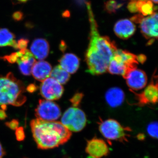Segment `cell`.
<instances>
[{
    "instance_id": "obj_34",
    "label": "cell",
    "mask_w": 158,
    "mask_h": 158,
    "mask_svg": "<svg viewBox=\"0 0 158 158\" xmlns=\"http://www.w3.org/2000/svg\"><path fill=\"white\" fill-rule=\"evenodd\" d=\"M138 138L139 140H143L144 138V135L143 134H139L138 135Z\"/></svg>"
},
{
    "instance_id": "obj_33",
    "label": "cell",
    "mask_w": 158,
    "mask_h": 158,
    "mask_svg": "<svg viewBox=\"0 0 158 158\" xmlns=\"http://www.w3.org/2000/svg\"><path fill=\"white\" fill-rule=\"evenodd\" d=\"M7 117L6 113L3 110H0V119H3Z\"/></svg>"
},
{
    "instance_id": "obj_24",
    "label": "cell",
    "mask_w": 158,
    "mask_h": 158,
    "mask_svg": "<svg viewBox=\"0 0 158 158\" xmlns=\"http://www.w3.org/2000/svg\"><path fill=\"white\" fill-rule=\"evenodd\" d=\"M147 132L152 138L154 139L158 138V123L156 122L152 123L147 127Z\"/></svg>"
},
{
    "instance_id": "obj_31",
    "label": "cell",
    "mask_w": 158,
    "mask_h": 158,
    "mask_svg": "<svg viewBox=\"0 0 158 158\" xmlns=\"http://www.w3.org/2000/svg\"><path fill=\"white\" fill-rule=\"evenodd\" d=\"M36 89H37V88H36V86L32 84V85H29L28 87H27V90L29 92L32 93V92L35 91V90H36Z\"/></svg>"
},
{
    "instance_id": "obj_28",
    "label": "cell",
    "mask_w": 158,
    "mask_h": 158,
    "mask_svg": "<svg viewBox=\"0 0 158 158\" xmlns=\"http://www.w3.org/2000/svg\"><path fill=\"white\" fill-rule=\"evenodd\" d=\"M6 123L7 126L10 127L11 129L15 130L17 129L18 126V122L16 120H13L10 122L7 123Z\"/></svg>"
},
{
    "instance_id": "obj_25",
    "label": "cell",
    "mask_w": 158,
    "mask_h": 158,
    "mask_svg": "<svg viewBox=\"0 0 158 158\" xmlns=\"http://www.w3.org/2000/svg\"><path fill=\"white\" fill-rule=\"evenodd\" d=\"M84 97V94L82 93L77 92L73 97L70 99V101L74 107H77L81 104L82 99Z\"/></svg>"
},
{
    "instance_id": "obj_19",
    "label": "cell",
    "mask_w": 158,
    "mask_h": 158,
    "mask_svg": "<svg viewBox=\"0 0 158 158\" xmlns=\"http://www.w3.org/2000/svg\"><path fill=\"white\" fill-rule=\"evenodd\" d=\"M114 55L118 57L120 61L126 66L127 69V74L130 71L137 68V65L139 63L137 60V56L128 51L118 49Z\"/></svg>"
},
{
    "instance_id": "obj_30",
    "label": "cell",
    "mask_w": 158,
    "mask_h": 158,
    "mask_svg": "<svg viewBox=\"0 0 158 158\" xmlns=\"http://www.w3.org/2000/svg\"><path fill=\"white\" fill-rule=\"evenodd\" d=\"M146 60V57L144 55H138L137 56V60L138 62H140L141 63H144Z\"/></svg>"
},
{
    "instance_id": "obj_21",
    "label": "cell",
    "mask_w": 158,
    "mask_h": 158,
    "mask_svg": "<svg viewBox=\"0 0 158 158\" xmlns=\"http://www.w3.org/2000/svg\"><path fill=\"white\" fill-rule=\"evenodd\" d=\"M14 34L6 28L0 29V47H11L17 49V41Z\"/></svg>"
},
{
    "instance_id": "obj_4",
    "label": "cell",
    "mask_w": 158,
    "mask_h": 158,
    "mask_svg": "<svg viewBox=\"0 0 158 158\" xmlns=\"http://www.w3.org/2000/svg\"><path fill=\"white\" fill-rule=\"evenodd\" d=\"M100 132L107 140L110 141H118L124 143L127 142L130 137V128L125 127L118 121L113 118L105 120L100 119L98 123Z\"/></svg>"
},
{
    "instance_id": "obj_18",
    "label": "cell",
    "mask_w": 158,
    "mask_h": 158,
    "mask_svg": "<svg viewBox=\"0 0 158 158\" xmlns=\"http://www.w3.org/2000/svg\"><path fill=\"white\" fill-rule=\"evenodd\" d=\"M124 99L123 90L116 87L110 88L106 94V101L111 107L116 108L121 106Z\"/></svg>"
},
{
    "instance_id": "obj_7",
    "label": "cell",
    "mask_w": 158,
    "mask_h": 158,
    "mask_svg": "<svg viewBox=\"0 0 158 158\" xmlns=\"http://www.w3.org/2000/svg\"><path fill=\"white\" fill-rule=\"evenodd\" d=\"M37 118L48 121H55L61 116V109L58 105L47 100L40 99L35 109Z\"/></svg>"
},
{
    "instance_id": "obj_8",
    "label": "cell",
    "mask_w": 158,
    "mask_h": 158,
    "mask_svg": "<svg viewBox=\"0 0 158 158\" xmlns=\"http://www.w3.org/2000/svg\"><path fill=\"white\" fill-rule=\"evenodd\" d=\"M158 13L154 12L152 15L144 17L139 23L141 34L148 40V45H151L155 40L158 38Z\"/></svg>"
},
{
    "instance_id": "obj_14",
    "label": "cell",
    "mask_w": 158,
    "mask_h": 158,
    "mask_svg": "<svg viewBox=\"0 0 158 158\" xmlns=\"http://www.w3.org/2000/svg\"><path fill=\"white\" fill-rule=\"evenodd\" d=\"M136 31L135 25L128 19L118 21L114 27V31L116 36L122 39H127L132 36Z\"/></svg>"
},
{
    "instance_id": "obj_6",
    "label": "cell",
    "mask_w": 158,
    "mask_h": 158,
    "mask_svg": "<svg viewBox=\"0 0 158 158\" xmlns=\"http://www.w3.org/2000/svg\"><path fill=\"white\" fill-rule=\"evenodd\" d=\"M61 123L71 132H78L86 126L87 118L84 111L72 107L65 111L61 118Z\"/></svg>"
},
{
    "instance_id": "obj_15",
    "label": "cell",
    "mask_w": 158,
    "mask_h": 158,
    "mask_svg": "<svg viewBox=\"0 0 158 158\" xmlns=\"http://www.w3.org/2000/svg\"><path fill=\"white\" fill-rule=\"evenodd\" d=\"M50 46L48 41L44 38H37L33 41L31 46V52L34 58L43 60L48 56Z\"/></svg>"
},
{
    "instance_id": "obj_29",
    "label": "cell",
    "mask_w": 158,
    "mask_h": 158,
    "mask_svg": "<svg viewBox=\"0 0 158 158\" xmlns=\"http://www.w3.org/2000/svg\"><path fill=\"white\" fill-rule=\"evenodd\" d=\"M23 15L21 11H17L14 12L12 15V17L14 20L16 21H20L22 19Z\"/></svg>"
},
{
    "instance_id": "obj_5",
    "label": "cell",
    "mask_w": 158,
    "mask_h": 158,
    "mask_svg": "<svg viewBox=\"0 0 158 158\" xmlns=\"http://www.w3.org/2000/svg\"><path fill=\"white\" fill-rule=\"evenodd\" d=\"M1 58L11 64L17 63L20 71L25 76L31 74L32 68L36 62L31 51L27 49L20 50Z\"/></svg>"
},
{
    "instance_id": "obj_10",
    "label": "cell",
    "mask_w": 158,
    "mask_h": 158,
    "mask_svg": "<svg viewBox=\"0 0 158 158\" xmlns=\"http://www.w3.org/2000/svg\"><path fill=\"white\" fill-rule=\"evenodd\" d=\"M152 81L150 84L142 93H135L139 106H143L146 105H155L158 102L157 77L154 74Z\"/></svg>"
},
{
    "instance_id": "obj_36",
    "label": "cell",
    "mask_w": 158,
    "mask_h": 158,
    "mask_svg": "<svg viewBox=\"0 0 158 158\" xmlns=\"http://www.w3.org/2000/svg\"><path fill=\"white\" fill-rule=\"evenodd\" d=\"M152 2H153L156 3V4H158V0H150Z\"/></svg>"
},
{
    "instance_id": "obj_23",
    "label": "cell",
    "mask_w": 158,
    "mask_h": 158,
    "mask_svg": "<svg viewBox=\"0 0 158 158\" xmlns=\"http://www.w3.org/2000/svg\"><path fill=\"white\" fill-rule=\"evenodd\" d=\"M123 3L118 2L116 0H109L105 4L106 11L110 14L115 13L123 6Z\"/></svg>"
},
{
    "instance_id": "obj_22",
    "label": "cell",
    "mask_w": 158,
    "mask_h": 158,
    "mask_svg": "<svg viewBox=\"0 0 158 158\" xmlns=\"http://www.w3.org/2000/svg\"><path fill=\"white\" fill-rule=\"evenodd\" d=\"M50 76L60 85H65L69 81L70 77L69 74L62 69L59 65L55 66L52 70Z\"/></svg>"
},
{
    "instance_id": "obj_17",
    "label": "cell",
    "mask_w": 158,
    "mask_h": 158,
    "mask_svg": "<svg viewBox=\"0 0 158 158\" xmlns=\"http://www.w3.org/2000/svg\"><path fill=\"white\" fill-rule=\"evenodd\" d=\"M60 66L69 74L75 73L80 66V59L73 53L64 54L59 60Z\"/></svg>"
},
{
    "instance_id": "obj_9",
    "label": "cell",
    "mask_w": 158,
    "mask_h": 158,
    "mask_svg": "<svg viewBox=\"0 0 158 158\" xmlns=\"http://www.w3.org/2000/svg\"><path fill=\"white\" fill-rule=\"evenodd\" d=\"M64 92L62 85L52 78H48L42 82L40 86L41 96L47 100H57L61 98Z\"/></svg>"
},
{
    "instance_id": "obj_26",
    "label": "cell",
    "mask_w": 158,
    "mask_h": 158,
    "mask_svg": "<svg viewBox=\"0 0 158 158\" xmlns=\"http://www.w3.org/2000/svg\"><path fill=\"white\" fill-rule=\"evenodd\" d=\"M29 40L27 39L22 38L19 40L17 41V49L20 50L27 49V46L28 44Z\"/></svg>"
},
{
    "instance_id": "obj_13",
    "label": "cell",
    "mask_w": 158,
    "mask_h": 158,
    "mask_svg": "<svg viewBox=\"0 0 158 158\" xmlns=\"http://www.w3.org/2000/svg\"><path fill=\"white\" fill-rule=\"evenodd\" d=\"M127 9L131 13L139 12L144 16L151 15L157 8L154 6L150 0H131Z\"/></svg>"
},
{
    "instance_id": "obj_1",
    "label": "cell",
    "mask_w": 158,
    "mask_h": 158,
    "mask_svg": "<svg viewBox=\"0 0 158 158\" xmlns=\"http://www.w3.org/2000/svg\"><path fill=\"white\" fill-rule=\"evenodd\" d=\"M90 24V41L85 60L87 72L93 75L104 73L117 48L115 42L107 36H101L94 15L91 4L86 2Z\"/></svg>"
},
{
    "instance_id": "obj_2",
    "label": "cell",
    "mask_w": 158,
    "mask_h": 158,
    "mask_svg": "<svg viewBox=\"0 0 158 158\" xmlns=\"http://www.w3.org/2000/svg\"><path fill=\"white\" fill-rule=\"evenodd\" d=\"M31 127L37 147L41 149L58 147L66 143L72 136L71 132L60 122L37 118L31 121Z\"/></svg>"
},
{
    "instance_id": "obj_11",
    "label": "cell",
    "mask_w": 158,
    "mask_h": 158,
    "mask_svg": "<svg viewBox=\"0 0 158 158\" xmlns=\"http://www.w3.org/2000/svg\"><path fill=\"white\" fill-rule=\"evenodd\" d=\"M85 151L89 155V158H102L107 156L110 153L106 142L96 137L87 141Z\"/></svg>"
},
{
    "instance_id": "obj_32",
    "label": "cell",
    "mask_w": 158,
    "mask_h": 158,
    "mask_svg": "<svg viewBox=\"0 0 158 158\" xmlns=\"http://www.w3.org/2000/svg\"><path fill=\"white\" fill-rule=\"evenodd\" d=\"M6 155L5 150L3 149L2 144L0 143V158H4V156Z\"/></svg>"
},
{
    "instance_id": "obj_35",
    "label": "cell",
    "mask_w": 158,
    "mask_h": 158,
    "mask_svg": "<svg viewBox=\"0 0 158 158\" xmlns=\"http://www.w3.org/2000/svg\"><path fill=\"white\" fill-rule=\"evenodd\" d=\"M13 1L19 3H24L27 2L29 0H13Z\"/></svg>"
},
{
    "instance_id": "obj_27",
    "label": "cell",
    "mask_w": 158,
    "mask_h": 158,
    "mask_svg": "<svg viewBox=\"0 0 158 158\" xmlns=\"http://www.w3.org/2000/svg\"><path fill=\"white\" fill-rule=\"evenodd\" d=\"M15 135H16V138L18 141H22L24 139L25 134L23 128L19 127L17 128L16 129Z\"/></svg>"
},
{
    "instance_id": "obj_3",
    "label": "cell",
    "mask_w": 158,
    "mask_h": 158,
    "mask_svg": "<svg viewBox=\"0 0 158 158\" xmlns=\"http://www.w3.org/2000/svg\"><path fill=\"white\" fill-rule=\"evenodd\" d=\"M25 87L23 83L11 72L0 75V106L5 110L8 105L22 106L27 98L24 95Z\"/></svg>"
},
{
    "instance_id": "obj_12",
    "label": "cell",
    "mask_w": 158,
    "mask_h": 158,
    "mask_svg": "<svg viewBox=\"0 0 158 158\" xmlns=\"http://www.w3.org/2000/svg\"><path fill=\"white\" fill-rule=\"evenodd\" d=\"M125 79L131 91L141 90L147 85L148 78L146 73L144 71L137 68L130 71Z\"/></svg>"
},
{
    "instance_id": "obj_20",
    "label": "cell",
    "mask_w": 158,
    "mask_h": 158,
    "mask_svg": "<svg viewBox=\"0 0 158 158\" xmlns=\"http://www.w3.org/2000/svg\"><path fill=\"white\" fill-rule=\"evenodd\" d=\"M107 70L112 74L120 75L124 79L127 74L126 67L118 57L115 55H114L110 61Z\"/></svg>"
},
{
    "instance_id": "obj_16",
    "label": "cell",
    "mask_w": 158,
    "mask_h": 158,
    "mask_svg": "<svg viewBox=\"0 0 158 158\" xmlns=\"http://www.w3.org/2000/svg\"><path fill=\"white\" fill-rule=\"evenodd\" d=\"M52 70V66L50 63L40 60L34 63L31 73L36 80L43 82L50 76Z\"/></svg>"
}]
</instances>
